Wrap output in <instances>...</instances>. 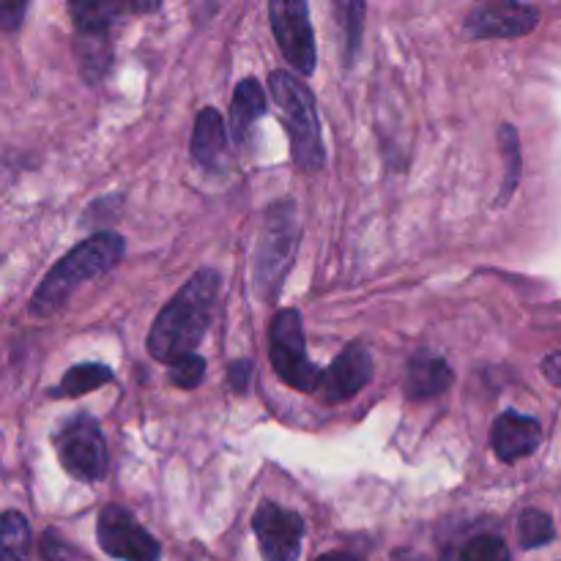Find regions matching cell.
I'll return each instance as SVG.
<instances>
[{"mask_svg":"<svg viewBox=\"0 0 561 561\" xmlns=\"http://www.w3.org/2000/svg\"><path fill=\"white\" fill-rule=\"evenodd\" d=\"M266 115V93L255 77H247L236 85L233 102H230V131L236 142H247L252 135V126Z\"/></svg>","mask_w":561,"mask_h":561,"instance_id":"16","label":"cell"},{"mask_svg":"<svg viewBox=\"0 0 561 561\" xmlns=\"http://www.w3.org/2000/svg\"><path fill=\"white\" fill-rule=\"evenodd\" d=\"M96 540L107 557L121 561H159L162 546L140 526L129 510L110 504L96 520Z\"/></svg>","mask_w":561,"mask_h":561,"instance_id":"8","label":"cell"},{"mask_svg":"<svg viewBox=\"0 0 561 561\" xmlns=\"http://www.w3.org/2000/svg\"><path fill=\"white\" fill-rule=\"evenodd\" d=\"M499 146H502V157H504V164H507V170H504V184H502V192H499L496 206H507L515 186H518L520 173H524V157H520V140L515 126L507 124L499 129Z\"/></svg>","mask_w":561,"mask_h":561,"instance_id":"20","label":"cell"},{"mask_svg":"<svg viewBox=\"0 0 561 561\" xmlns=\"http://www.w3.org/2000/svg\"><path fill=\"white\" fill-rule=\"evenodd\" d=\"M27 5L25 3H14V5H3L0 9V22H3L5 31H14V27H20L22 16H25Z\"/></svg>","mask_w":561,"mask_h":561,"instance_id":"27","label":"cell"},{"mask_svg":"<svg viewBox=\"0 0 561 561\" xmlns=\"http://www.w3.org/2000/svg\"><path fill=\"white\" fill-rule=\"evenodd\" d=\"M316 561H359V559L351 557V553H345V551H334V553H323V557Z\"/></svg>","mask_w":561,"mask_h":561,"instance_id":"29","label":"cell"},{"mask_svg":"<svg viewBox=\"0 0 561 561\" xmlns=\"http://www.w3.org/2000/svg\"><path fill=\"white\" fill-rule=\"evenodd\" d=\"M268 356L279 381L296 392H318L323 370L307 356L305 327L299 310H279L268 327Z\"/></svg>","mask_w":561,"mask_h":561,"instance_id":"5","label":"cell"},{"mask_svg":"<svg viewBox=\"0 0 561 561\" xmlns=\"http://www.w3.org/2000/svg\"><path fill=\"white\" fill-rule=\"evenodd\" d=\"M268 91L274 102L283 110V121L290 135V151L294 162L301 170H321L327 162V148L321 137V121H318L316 96L301 80L288 71H272Z\"/></svg>","mask_w":561,"mask_h":561,"instance_id":"3","label":"cell"},{"mask_svg":"<svg viewBox=\"0 0 561 561\" xmlns=\"http://www.w3.org/2000/svg\"><path fill=\"white\" fill-rule=\"evenodd\" d=\"M542 376H546L553 387L561 389V351H557V354H551L542 362Z\"/></svg>","mask_w":561,"mask_h":561,"instance_id":"28","label":"cell"},{"mask_svg":"<svg viewBox=\"0 0 561 561\" xmlns=\"http://www.w3.org/2000/svg\"><path fill=\"white\" fill-rule=\"evenodd\" d=\"M299 250V217L290 201L274 203L266 211L261 241L255 250V288L266 301H274L294 266Z\"/></svg>","mask_w":561,"mask_h":561,"instance_id":"4","label":"cell"},{"mask_svg":"<svg viewBox=\"0 0 561 561\" xmlns=\"http://www.w3.org/2000/svg\"><path fill=\"white\" fill-rule=\"evenodd\" d=\"M542 442V425L531 416L518 414V411H504L496 416L491 431V447L499 460L515 463L520 458H529L537 453Z\"/></svg>","mask_w":561,"mask_h":561,"instance_id":"12","label":"cell"},{"mask_svg":"<svg viewBox=\"0 0 561 561\" xmlns=\"http://www.w3.org/2000/svg\"><path fill=\"white\" fill-rule=\"evenodd\" d=\"M373 378V354L362 340L345 345L343 354L329 365V370H323L321 387L318 394L327 403H343V400L354 398L362 389L370 383Z\"/></svg>","mask_w":561,"mask_h":561,"instance_id":"10","label":"cell"},{"mask_svg":"<svg viewBox=\"0 0 561 561\" xmlns=\"http://www.w3.org/2000/svg\"><path fill=\"white\" fill-rule=\"evenodd\" d=\"M453 381L455 373L444 356L420 351V354L411 356L409 370H405V394L411 400H431L447 392Z\"/></svg>","mask_w":561,"mask_h":561,"instance_id":"13","label":"cell"},{"mask_svg":"<svg viewBox=\"0 0 561 561\" xmlns=\"http://www.w3.org/2000/svg\"><path fill=\"white\" fill-rule=\"evenodd\" d=\"M203 376H206V359L197 354L186 356L170 367V381L179 389H195L203 381Z\"/></svg>","mask_w":561,"mask_h":561,"instance_id":"24","label":"cell"},{"mask_svg":"<svg viewBox=\"0 0 561 561\" xmlns=\"http://www.w3.org/2000/svg\"><path fill=\"white\" fill-rule=\"evenodd\" d=\"M263 561H299L305 542V518L294 510L263 502L252 518Z\"/></svg>","mask_w":561,"mask_h":561,"instance_id":"9","label":"cell"},{"mask_svg":"<svg viewBox=\"0 0 561 561\" xmlns=\"http://www.w3.org/2000/svg\"><path fill=\"white\" fill-rule=\"evenodd\" d=\"M0 561H31V526L14 510L0 518Z\"/></svg>","mask_w":561,"mask_h":561,"instance_id":"19","label":"cell"},{"mask_svg":"<svg viewBox=\"0 0 561 561\" xmlns=\"http://www.w3.org/2000/svg\"><path fill=\"white\" fill-rule=\"evenodd\" d=\"M159 9L157 3H115V0H80L71 3L77 33H110L121 14H146Z\"/></svg>","mask_w":561,"mask_h":561,"instance_id":"15","label":"cell"},{"mask_svg":"<svg viewBox=\"0 0 561 561\" xmlns=\"http://www.w3.org/2000/svg\"><path fill=\"white\" fill-rule=\"evenodd\" d=\"M219 296V274L201 268L190 283L162 307L148 332V354L157 362L173 367L175 362L195 354L206 329L211 327L214 305Z\"/></svg>","mask_w":561,"mask_h":561,"instance_id":"1","label":"cell"},{"mask_svg":"<svg viewBox=\"0 0 561 561\" xmlns=\"http://www.w3.org/2000/svg\"><path fill=\"white\" fill-rule=\"evenodd\" d=\"M192 159L206 170H222L228 164V131L219 110L203 107L192 131Z\"/></svg>","mask_w":561,"mask_h":561,"instance_id":"14","label":"cell"},{"mask_svg":"<svg viewBox=\"0 0 561 561\" xmlns=\"http://www.w3.org/2000/svg\"><path fill=\"white\" fill-rule=\"evenodd\" d=\"M38 553H42L44 561H82L80 553L69 542L60 540L55 531H44L42 540H38Z\"/></svg>","mask_w":561,"mask_h":561,"instance_id":"25","label":"cell"},{"mask_svg":"<svg viewBox=\"0 0 561 561\" xmlns=\"http://www.w3.org/2000/svg\"><path fill=\"white\" fill-rule=\"evenodd\" d=\"M126 252V241L113 230L93 233L91 239L80 241L71 252H66L38 283L31 296V316L49 318L69 305L71 296L85 283L104 277L121 263Z\"/></svg>","mask_w":561,"mask_h":561,"instance_id":"2","label":"cell"},{"mask_svg":"<svg viewBox=\"0 0 561 561\" xmlns=\"http://www.w3.org/2000/svg\"><path fill=\"white\" fill-rule=\"evenodd\" d=\"M77 58L85 82H99L113 64L110 33H77Z\"/></svg>","mask_w":561,"mask_h":561,"instance_id":"17","label":"cell"},{"mask_svg":"<svg viewBox=\"0 0 561 561\" xmlns=\"http://www.w3.org/2000/svg\"><path fill=\"white\" fill-rule=\"evenodd\" d=\"M340 14V27H343V47H345V64H351L359 49L362 42V20H365V3H337L334 5Z\"/></svg>","mask_w":561,"mask_h":561,"instance_id":"22","label":"cell"},{"mask_svg":"<svg viewBox=\"0 0 561 561\" xmlns=\"http://www.w3.org/2000/svg\"><path fill=\"white\" fill-rule=\"evenodd\" d=\"M460 561H510V548L496 535H477L460 548Z\"/></svg>","mask_w":561,"mask_h":561,"instance_id":"23","label":"cell"},{"mask_svg":"<svg viewBox=\"0 0 561 561\" xmlns=\"http://www.w3.org/2000/svg\"><path fill=\"white\" fill-rule=\"evenodd\" d=\"M60 466L80 482H99L107 474V444L91 414H77L55 433Z\"/></svg>","mask_w":561,"mask_h":561,"instance_id":"6","label":"cell"},{"mask_svg":"<svg viewBox=\"0 0 561 561\" xmlns=\"http://www.w3.org/2000/svg\"><path fill=\"white\" fill-rule=\"evenodd\" d=\"M557 537V529H553L551 515L540 513V510H526L518 520V540L526 551H535V548L548 546V542Z\"/></svg>","mask_w":561,"mask_h":561,"instance_id":"21","label":"cell"},{"mask_svg":"<svg viewBox=\"0 0 561 561\" xmlns=\"http://www.w3.org/2000/svg\"><path fill=\"white\" fill-rule=\"evenodd\" d=\"M540 22V11L526 3H482L466 16V31L474 38H520Z\"/></svg>","mask_w":561,"mask_h":561,"instance_id":"11","label":"cell"},{"mask_svg":"<svg viewBox=\"0 0 561 561\" xmlns=\"http://www.w3.org/2000/svg\"><path fill=\"white\" fill-rule=\"evenodd\" d=\"M252 381V362L250 359H236L228 367V383L236 394H244Z\"/></svg>","mask_w":561,"mask_h":561,"instance_id":"26","label":"cell"},{"mask_svg":"<svg viewBox=\"0 0 561 561\" xmlns=\"http://www.w3.org/2000/svg\"><path fill=\"white\" fill-rule=\"evenodd\" d=\"M268 20H272L274 38L283 49L285 60L299 75L310 77L316 71V33L310 25V9L305 0H272L268 3Z\"/></svg>","mask_w":561,"mask_h":561,"instance_id":"7","label":"cell"},{"mask_svg":"<svg viewBox=\"0 0 561 561\" xmlns=\"http://www.w3.org/2000/svg\"><path fill=\"white\" fill-rule=\"evenodd\" d=\"M113 378H115L113 370H110L107 365H99V362H82V365H75L66 370V376L60 378V383L53 389V394L55 398H82V394L110 383Z\"/></svg>","mask_w":561,"mask_h":561,"instance_id":"18","label":"cell"},{"mask_svg":"<svg viewBox=\"0 0 561 561\" xmlns=\"http://www.w3.org/2000/svg\"><path fill=\"white\" fill-rule=\"evenodd\" d=\"M394 561H414V559H394Z\"/></svg>","mask_w":561,"mask_h":561,"instance_id":"30","label":"cell"}]
</instances>
